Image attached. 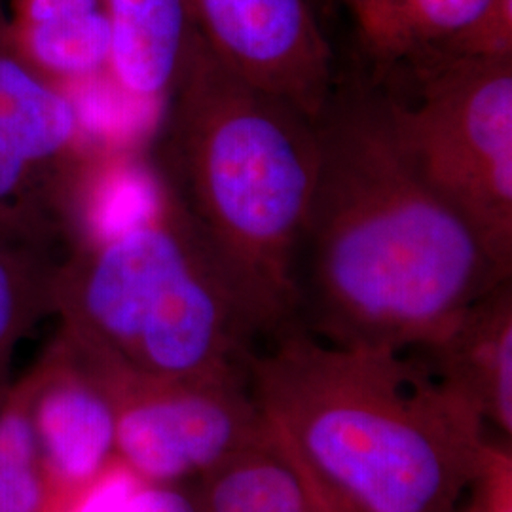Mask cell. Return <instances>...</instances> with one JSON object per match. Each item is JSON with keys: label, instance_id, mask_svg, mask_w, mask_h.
I'll use <instances>...</instances> for the list:
<instances>
[{"label": "cell", "instance_id": "6da1fadb", "mask_svg": "<svg viewBox=\"0 0 512 512\" xmlns=\"http://www.w3.org/2000/svg\"><path fill=\"white\" fill-rule=\"evenodd\" d=\"M315 129L319 165L296 268L300 329L342 348L403 353L511 279V266L421 177L384 88L336 82Z\"/></svg>", "mask_w": 512, "mask_h": 512}, {"label": "cell", "instance_id": "7a4b0ae2", "mask_svg": "<svg viewBox=\"0 0 512 512\" xmlns=\"http://www.w3.org/2000/svg\"><path fill=\"white\" fill-rule=\"evenodd\" d=\"M247 384L334 512H454L488 444L408 353L334 346L298 325L255 349Z\"/></svg>", "mask_w": 512, "mask_h": 512}, {"label": "cell", "instance_id": "3957f363", "mask_svg": "<svg viewBox=\"0 0 512 512\" xmlns=\"http://www.w3.org/2000/svg\"><path fill=\"white\" fill-rule=\"evenodd\" d=\"M317 165L315 122L228 73L200 40L158 114L150 173L274 336L296 325Z\"/></svg>", "mask_w": 512, "mask_h": 512}, {"label": "cell", "instance_id": "277c9868", "mask_svg": "<svg viewBox=\"0 0 512 512\" xmlns=\"http://www.w3.org/2000/svg\"><path fill=\"white\" fill-rule=\"evenodd\" d=\"M52 315L78 346L160 380L245 378L274 336L154 177L131 219L57 260Z\"/></svg>", "mask_w": 512, "mask_h": 512}, {"label": "cell", "instance_id": "5b68a950", "mask_svg": "<svg viewBox=\"0 0 512 512\" xmlns=\"http://www.w3.org/2000/svg\"><path fill=\"white\" fill-rule=\"evenodd\" d=\"M380 88L421 177L512 268V57L439 59Z\"/></svg>", "mask_w": 512, "mask_h": 512}, {"label": "cell", "instance_id": "8992f818", "mask_svg": "<svg viewBox=\"0 0 512 512\" xmlns=\"http://www.w3.org/2000/svg\"><path fill=\"white\" fill-rule=\"evenodd\" d=\"M93 160L78 97L21 57L0 4V230L50 255L67 251L99 186Z\"/></svg>", "mask_w": 512, "mask_h": 512}, {"label": "cell", "instance_id": "52a82bcc", "mask_svg": "<svg viewBox=\"0 0 512 512\" xmlns=\"http://www.w3.org/2000/svg\"><path fill=\"white\" fill-rule=\"evenodd\" d=\"M65 338L109 391L116 418V459L141 482H196L268 427L247 376L150 378Z\"/></svg>", "mask_w": 512, "mask_h": 512}, {"label": "cell", "instance_id": "ba28073f", "mask_svg": "<svg viewBox=\"0 0 512 512\" xmlns=\"http://www.w3.org/2000/svg\"><path fill=\"white\" fill-rule=\"evenodd\" d=\"M220 65L317 120L336 88L334 55L310 0H190Z\"/></svg>", "mask_w": 512, "mask_h": 512}, {"label": "cell", "instance_id": "9c48e42d", "mask_svg": "<svg viewBox=\"0 0 512 512\" xmlns=\"http://www.w3.org/2000/svg\"><path fill=\"white\" fill-rule=\"evenodd\" d=\"M18 385L48 476L50 499L90 484L116 461V418L109 391L59 330Z\"/></svg>", "mask_w": 512, "mask_h": 512}, {"label": "cell", "instance_id": "30bf717a", "mask_svg": "<svg viewBox=\"0 0 512 512\" xmlns=\"http://www.w3.org/2000/svg\"><path fill=\"white\" fill-rule=\"evenodd\" d=\"M408 353L431 380L501 440L512 437V281L497 285L437 336Z\"/></svg>", "mask_w": 512, "mask_h": 512}, {"label": "cell", "instance_id": "8fae6325", "mask_svg": "<svg viewBox=\"0 0 512 512\" xmlns=\"http://www.w3.org/2000/svg\"><path fill=\"white\" fill-rule=\"evenodd\" d=\"M112 29L109 80L160 110L202 40L190 0H105Z\"/></svg>", "mask_w": 512, "mask_h": 512}, {"label": "cell", "instance_id": "7c38bea8", "mask_svg": "<svg viewBox=\"0 0 512 512\" xmlns=\"http://www.w3.org/2000/svg\"><path fill=\"white\" fill-rule=\"evenodd\" d=\"M8 29L21 57L74 93L109 78L112 29L105 0H14Z\"/></svg>", "mask_w": 512, "mask_h": 512}, {"label": "cell", "instance_id": "4fadbf2b", "mask_svg": "<svg viewBox=\"0 0 512 512\" xmlns=\"http://www.w3.org/2000/svg\"><path fill=\"white\" fill-rule=\"evenodd\" d=\"M348 12L368 80L385 84L437 59L490 0H338Z\"/></svg>", "mask_w": 512, "mask_h": 512}, {"label": "cell", "instance_id": "5bb4252c", "mask_svg": "<svg viewBox=\"0 0 512 512\" xmlns=\"http://www.w3.org/2000/svg\"><path fill=\"white\" fill-rule=\"evenodd\" d=\"M196 488L202 512H334L270 423Z\"/></svg>", "mask_w": 512, "mask_h": 512}, {"label": "cell", "instance_id": "9a60e30c", "mask_svg": "<svg viewBox=\"0 0 512 512\" xmlns=\"http://www.w3.org/2000/svg\"><path fill=\"white\" fill-rule=\"evenodd\" d=\"M57 260L0 230V389L12 382L10 365L19 342L44 315H52Z\"/></svg>", "mask_w": 512, "mask_h": 512}, {"label": "cell", "instance_id": "2e32d148", "mask_svg": "<svg viewBox=\"0 0 512 512\" xmlns=\"http://www.w3.org/2000/svg\"><path fill=\"white\" fill-rule=\"evenodd\" d=\"M50 484L18 382L0 395V512H44Z\"/></svg>", "mask_w": 512, "mask_h": 512}, {"label": "cell", "instance_id": "e0dca14e", "mask_svg": "<svg viewBox=\"0 0 512 512\" xmlns=\"http://www.w3.org/2000/svg\"><path fill=\"white\" fill-rule=\"evenodd\" d=\"M501 57H512V0H490L484 12L433 61Z\"/></svg>", "mask_w": 512, "mask_h": 512}, {"label": "cell", "instance_id": "ac0fdd59", "mask_svg": "<svg viewBox=\"0 0 512 512\" xmlns=\"http://www.w3.org/2000/svg\"><path fill=\"white\" fill-rule=\"evenodd\" d=\"M139 482L141 480L116 459L90 484L50 499L44 512H120Z\"/></svg>", "mask_w": 512, "mask_h": 512}, {"label": "cell", "instance_id": "d6986e66", "mask_svg": "<svg viewBox=\"0 0 512 512\" xmlns=\"http://www.w3.org/2000/svg\"><path fill=\"white\" fill-rule=\"evenodd\" d=\"M120 512H202L196 482L183 484H148L129 494Z\"/></svg>", "mask_w": 512, "mask_h": 512}, {"label": "cell", "instance_id": "ffe728a7", "mask_svg": "<svg viewBox=\"0 0 512 512\" xmlns=\"http://www.w3.org/2000/svg\"><path fill=\"white\" fill-rule=\"evenodd\" d=\"M454 512H478L475 507H473V503L467 499V497H463L461 499V503H459L458 507L454 509Z\"/></svg>", "mask_w": 512, "mask_h": 512}, {"label": "cell", "instance_id": "44dd1931", "mask_svg": "<svg viewBox=\"0 0 512 512\" xmlns=\"http://www.w3.org/2000/svg\"><path fill=\"white\" fill-rule=\"evenodd\" d=\"M4 391H6V387H4V389H0V395H2V393H4Z\"/></svg>", "mask_w": 512, "mask_h": 512}]
</instances>
